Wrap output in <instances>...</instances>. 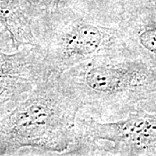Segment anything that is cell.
I'll use <instances>...</instances> for the list:
<instances>
[{"instance_id": "4", "label": "cell", "mask_w": 156, "mask_h": 156, "mask_svg": "<svg viewBox=\"0 0 156 156\" xmlns=\"http://www.w3.org/2000/svg\"><path fill=\"white\" fill-rule=\"evenodd\" d=\"M67 155H156V115L138 108L114 122L78 115Z\"/></svg>"}, {"instance_id": "3", "label": "cell", "mask_w": 156, "mask_h": 156, "mask_svg": "<svg viewBox=\"0 0 156 156\" xmlns=\"http://www.w3.org/2000/svg\"><path fill=\"white\" fill-rule=\"evenodd\" d=\"M120 21L108 9L87 14L55 10L32 19V30L51 72L61 75L95 57H131L119 29Z\"/></svg>"}, {"instance_id": "7", "label": "cell", "mask_w": 156, "mask_h": 156, "mask_svg": "<svg viewBox=\"0 0 156 156\" xmlns=\"http://www.w3.org/2000/svg\"><path fill=\"white\" fill-rule=\"evenodd\" d=\"M0 23L10 35L16 50L26 45L37 44L31 18L18 0H0Z\"/></svg>"}, {"instance_id": "2", "label": "cell", "mask_w": 156, "mask_h": 156, "mask_svg": "<svg viewBox=\"0 0 156 156\" xmlns=\"http://www.w3.org/2000/svg\"><path fill=\"white\" fill-rule=\"evenodd\" d=\"M81 105L82 115L114 122L156 92V68L128 56L95 57L59 75Z\"/></svg>"}, {"instance_id": "8", "label": "cell", "mask_w": 156, "mask_h": 156, "mask_svg": "<svg viewBox=\"0 0 156 156\" xmlns=\"http://www.w3.org/2000/svg\"><path fill=\"white\" fill-rule=\"evenodd\" d=\"M139 108L144 109L146 111L149 112V113H153V114L156 115V92L151 95L149 98L144 101L140 105Z\"/></svg>"}, {"instance_id": "1", "label": "cell", "mask_w": 156, "mask_h": 156, "mask_svg": "<svg viewBox=\"0 0 156 156\" xmlns=\"http://www.w3.org/2000/svg\"><path fill=\"white\" fill-rule=\"evenodd\" d=\"M81 105L53 73L0 119V155L33 148L48 155H67L76 139Z\"/></svg>"}, {"instance_id": "5", "label": "cell", "mask_w": 156, "mask_h": 156, "mask_svg": "<svg viewBox=\"0 0 156 156\" xmlns=\"http://www.w3.org/2000/svg\"><path fill=\"white\" fill-rule=\"evenodd\" d=\"M52 74L40 45L0 50V119Z\"/></svg>"}, {"instance_id": "6", "label": "cell", "mask_w": 156, "mask_h": 156, "mask_svg": "<svg viewBox=\"0 0 156 156\" xmlns=\"http://www.w3.org/2000/svg\"><path fill=\"white\" fill-rule=\"evenodd\" d=\"M118 25L130 56L156 68V1L124 15Z\"/></svg>"}]
</instances>
